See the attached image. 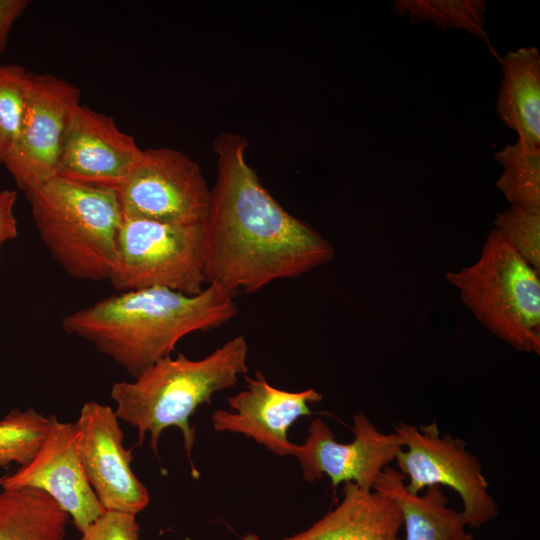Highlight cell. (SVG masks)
I'll list each match as a JSON object with an SVG mask.
<instances>
[{
  "label": "cell",
  "mask_w": 540,
  "mask_h": 540,
  "mask_svg": "<svg viewBox=\"0 0 540 540\" xmlns=\"http://www.w3.org/2000/svg\"><path fill=\"white\" fill-rule=\"evenodd\" d=\"M136 515L105 510L78 540H140Z\"/></svg>",
  "instance_id": "obj_24"
},
{
  "label": "cell",
  "mask_w": 540,
  "mask_h": 540,
  "mask_svg": "<svg viewBox=\"0 0 540 540\" xmlns=\"http://www.w3.org/2000/svg\"><path fill=\"white\" fill-rule=\"evenodd\" d=\"M248 343L238 335L202 359L184 354L162 358L133 381L113 384L110 396L115 414L138 431V444L150 434V447L158 457V442L164 429L175 426L183 436L192 474L199 476L193 461L195 427L190 418L201 404L210 403L216 392L233 387L239 375L248 372Z\"/></svg>",
  "instance_id": "obj_3"
},
{
  "label": "cell",
  "mask_w": 540,
  "mask_h": 540,
  "mask_svg": "<svg viewBox=\"0 0 540 540\" xmlns=\"http://www.w3.org/2000/svg\"><path fill=\"white\" fill-rule=\"evenodd\" d=\"M142 152L113 117L79 104L70 118L56 176L118 192Z\"/></svg>",
  "instance_id": "obj_12"
},
{
  "label": "cell",
  "mask_w": 540,
  "mask_h": 540,
  "mask_svg": "<svg viewBox=\"0 0 540 540\" xmlns=\"http://www.w3.org/2000/svg\"><path fill=\"white\" fill-rule=\"evenodd\" d=\"M244 378L246 388L228 398L236 412L216 410L213 428L243 434L276 455H295L298 445L288 439V430L299 417L310 415L309 404L323 396L313 388L299 392L275 388L261 372Z\"/></svg>",
  "instance_id": "obj_14"
},
{
  "label": "cell",
  "mask_w": 540,
  "mask_h": 540,
  "mask_svg": "<svg viewBox=\"0 0 540 540\" xmlns=\"http://www.w3.org/2000/svg\"><path fill=\"white\" fill-rule=\"evenodd\" d=\"M352 432L350 443H340L321 418L312 420L308 437L294 455L305 481L314 482L326 475L333 487L354 482L364 489L373 488L380 473L403 448L402 440L396 432L379 431L362 412L354 414Z\"/></svg>",
  "instance_id": "obj_10"
},
{
  "label": "cell",
  "mask_w": 540,
  "mask_h": 540,
  "mask_svg": "<svg viewBox=\"0 0 540 540\" xmlns=\"http://www.w3.org/2000/svg\"><path fill=\"white\" fill-rule=\"evenodd\" d=\"M108 280L118 292L159 287L199 294L206 284L202 224L177 225L123 217Z\"/></svg>",
  "instance_id": "obj_6"
},
{
  "label": "cell",
  "mask_w": 540,
  "mask_h": 540,
  "mask_svg": "<svg viewBox=\"0 0 540 540\" xmlns=\"http://www.w3.org/2000/svg\"><path fill=\"white\" fill-rule=\"evenodd\" d=\"M494 156L503 167L496 186L510 205L540 207V146L518 138Z\"/></svg>",
  "instance_id": "obj_19"
},
{
  "label": "cell",
  "mask_w": 540,
  "mask_h": 540,
  "mask_svg": "<svg viewBox=\"0 0 540 540\" xmlns=\"http://www.w3.org/2000/svg\"><path fill=\"white\" fill-rule=\"evenodd\" d=\"M496 109L518 138L540 146V55L536 47L509 51Z\"/></svg>",
  "instance_id": "obj_17"
},
{
  "label": "cell",
  "mask_w": 540,
  "mask_h": 540,
  "mask_svg": "<svg viewBox=\"0 0 540 540\" xmlns=\"http://www.w3.org/2000/svg\"><path fill=\"white\" fill-rule=\"evenodd\" d=\"M79 455L95 495L107 511L138 514L149 504V492L131 468V450L115 411L108 405L86 402L75 422Z\"/></svg>",
  "instance_id": "obj_11"
},
{
  "label": "cell",
  "mask_w": 540,
  "mask_h": 540,
  "mask_svg": "<svg viewBox=\"0 0 540 540\" xmlns=\"http://www.w3.org/2000/svg\"><path fill=\"white\" fill-rule=\"evenodd\" d=\"M54 417L29 408L13 410L0 420V466L27 464L46 438Z\"/></svg>",
  "instance_id": "obj_21"
},
{
  "label": "cell",
  "mask_w": 540,
  "mask_h": 540,
  "mask_svg": "<svg viewBox=\"0 0 540 540\" xmlns=\"http://www.w3.org/2000/svg\"><path fill=\"white\" fill-rule=\"evenodd\" d=\"M29 5L27 0H0V55L4 52L10 31Z\"/></svg>",
  "instance_id": "obj_26"
},
{
  "label": "cell",
  "mask_w": 540,
  "mask_h": 540,
  "mask_svg": "<svg viewBox=\"0 0 540 540\" xmlns=\"http://www.w3.org/2000/svg\"><path fill=\"white\" fill-rule=\"evenodd\" d=\"M25 196L42 242L66 274L109 279L123 221L116 191L55 176Z\"/></svg>",
  "instance_id": "obj_4"
},
{
  "label": "cell",
  "mask_w": 540,
  "mask_h": 540,
  "mask_svg": "<svg viewBox=\"0 0 540 540\" xmlns=\"http://www.w3.org/2000/svg\"><path fill=\"white\" fill-rule=\"evenodd\" d=\"M1 481H2V478H0V487H1Z\"/></svg>",
  "instance_id": "obj_27"
},
{
  "label": "cell",
  "mask_w": 540,
  "mask_h": 540,
  "mask_svg": "<svg viewBox=\"0 0 540 540\" xmlns=\"http://www.w3.org/2000/svg\"><path fill=\"white\" fill-rule=\"evenodd\" d=\"M123 217L202 224L211 189L199 164L172 148H149L117 192Z\"/></svg>",
  "instance_id": "obj_8"
},
{
  "label": "cell",
  "mask_w": 540,
  "mask_h": 540,
  "mask_svg": "<svg viewBox=\"0 0 540 540\" xmlns=\"http://www.w3.org/2000/svg\"><path fill=\"white\" fill-rule=\"evenodd\" d=\"M395 432L403 443L395 461L409 479L408 492L417 494L434 485L452 488L462 500L461 513L470 528H479L499 514L481 464L464 440L450 433L441 435L435 421L418 427L400 421Z\"/></svg>",
  "instance_id": "obj_7"
},
{
  "label": "cell",
  "mask_w": 540,
  "mask_h": 540,
  "mask_svg": "<svg viewBox=\"0 0 540 540\" xmlns=\"http://www.w3.org/2000/svg\"><path fill=\"white\" fill-rule=\"evenodd\" d=\"M233 297L215 284L196 295L159 287L130 290L74 311L61 325L135 378L171 356L183 337L234 318L238 307Z\"/></svg>",
  "instance_id": "obj_2"
},
{
  "label": "cell",
  "mask_w": 540,
  "mask_h": 540,
  "mask_svg": "<svg viewBox=\"0 0 540 540\" xmlns=\"http://www.w3.org/2000/svg\"><path fill=\"white\" fill-rule=\"evenodd\" d=\"M396 14L408 15L413 23L432 22L436 27L467 30L483 39L486 1L482 0H398Z\"/></svg>",
  "instance_id": "obj_20"
},
{
  "label": "cell",
  "mask_w": 540,
  "mask_h": 540,
  "mask_svg": "<svg viewBox=\"0 0 540 540\" xmlns=\"http://www.w3.org/2000/svg\"><path fill=\"white\" fill-rule=\"evenodd\" d=\"M16 199L17 190L0 191V251L4 243L18 235L17 219L14 215Z\"/></svg>",
  "instance_id": "obj_25"
},
{
  "label": "cell",
  "mask_w": 540,
  "mask_h": 540,
  "mask_svg": "<svg viewBox=\"0 0 540 540\" xmlns=\"http://www.w3.org/2000/svg\"><path fill=\"white\" fill-rule=\"evenodd\" d=\"M247 141L221 133L214 141L217 180L202 222L205 283L233 296L301 276L334 257L332 244L287 212L247 163Z\"/></svg>",
  "instance_id": "obj_1"
},
{
  "label": "cell",
  "mask_w": 540,
  "mask_h": 540,
  "mask_svg": "<svg viewBox=\"0 0 540 540\" xmlns=\"http://www.w3.org/2000/svg\"><path fill=\"white\" fill-rule=\"evenodd\" d=\"M79 104L76 85L30 72L22 129L4 162L24 194L57 175L70 118Z\"/></svg>",
  "instance_id": "obj_9"
},
{
  "label": "cell",
  "mask_w": 540,
  "mask_h": 540,
  "mask_svg": "<svg viewBox=\"0 0 540 540\" xmlns=\"http://www.w3.org/2000/svg\"><path fill=\"white\" fill-rule=\"evenodd\" d=\"M343 499L308 529L279 540H398L401 511L388 495L345 482ZM243 540H261L248 534Z\"/></svg>",
  "instance_id": "obj_15"
},
{
  "label": "cell",
  "mask_w": 540,
  "mask_h": 540,
  "mask_svg": "<svg viewBox=\"0 0 540 540\" xmlns=\"http://www.w3.org/2000/svg\"><path fill=\"white\" fill-rule=\"evenodd\" d=\"M445 278L488 331L518 351L540 353V274L497 229L473 264Z\"/></svg>",
  "instance_id": "obj_5"
},
{
  "label": "cell",
  "mask_w": 540,
  "mask_h": 540,
  "mask_svg": "<svg viewBox=\"0 0 540 540\" xmlns=\"http://www.w3.org/2000/svg\"><path fill=\"white\" fill-rule=\"evenodd\" d=\"M494 224L516 252L540 272V207L510 205L495 214Z\"/></svg>",
  "instance_id": "obj_23"
},
{
  "label": "cell",
  "mask_w": 540,
  "mask_h": 540,
  "mask_svg": "<svg viewBox=\"0 0 540 540\" xmlns=\"http://www.w3.org/2000/svg\"><path fill=\"white\" fill-rule=\"evenodd\" d=\"M405 480L404 474L388 466L372 488L388 495L398 505L404 540H474L461 511L448 506L441 486H430L421 494H412L407 491Z\"/></svg>",
  "instance_id": "obj_16"
},
{
  "label": "cell",
  "mask_w": 540,
  "mask_h": 540,
  "mask_svg": "<svg viewBox=\"0 0 540 540\" xmlns=\"http://www.w3.org/2000/svg\"><path fill=\"white\" fill-rule=\"evenodd\" d=\"M69 515L32 487L0 492V540H64Z\"/></svg>",
  "instance_id": "obj_18"
},
{
  "label": "cell",
  "mask_w": 540,
  "mask_h": 540,
  "mask_svg": "<svg viewBox=\"0 0 540 540\" xmlns=\"http://www.w3.org/2000/svg\"><path fill=\"white\" fill-rule=\"evenodd\" d=\"M29 74L17 64L0 65V164L6 161L22 129Z\"/></svg>",
  "instance_id": "obj_22"
},
{
  "label": "cell",
  "mask_w": 540,
  "mask_h": 540,
  "mask_svg": "<svg viewBox=\"0 0 540 540\" xmlns=\"http://www.w3.org/2000/svg\"><path fill=\"white\" fill-rule=\"evenodd\" d=\"M4 489L32 487L48 494L83 532L104 511L84 472L75 423L52 426L34 457L1 481Z\"/></svg>",
  "instance_id": "obj_13"
}]
</instances>
